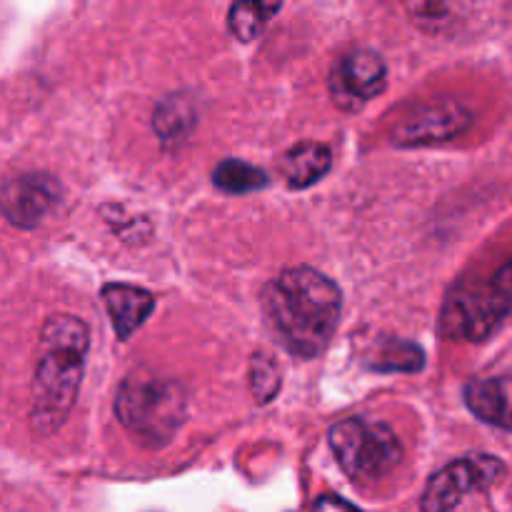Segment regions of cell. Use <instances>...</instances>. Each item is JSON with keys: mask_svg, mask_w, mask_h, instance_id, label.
<instances>
[{"mask_svg": "<svg viewBox=\"0 0 512 512\" xmlns=\"http://www.w3.org/2000/svg\"><path fill=\"white\" fill-rule=\"evenodd\" d=\"M263 308L280 343L298 358H318L338 330L343 293L315 268H290L263 290Z\"/></svg>", "mask_w": 512, "mask_h": 512, "instance_id": "obj_1", "label": "cell"}, {"mask_svg": "<svg viewBox=\"0 0 512 512\" xmlns=\"http://www.w3.org/2000/svg\"><path fill=\"white\" fill-rule=\"evenodd\" d=\"M43 355L30 388V428L48 438L68 420L78 400L90 345L88 325L75 315H53L40 330Z\"/></svg>", "mask_w": 512, "mask_h": 512, "instance_id": "obj_2", "label": "cell"}, {"mask_svg": "<svg viewBox=\"0 0 512 512\" xmlns=\"http://www.w3.org/2000/svg\"><path fill=\"white\" fill-rule=\"evenodd\" d=\"M115 415L138 443L148 448L168 445L188 415V390L180 380L150 370H135L120 383Z\"/></svg>", "mask_w": 512, "mask_h": 512, "instance_id": "obj_3", "label": "cell"}, {"mask_svg": "<svg viewBox=\"0 0 512 512\" xmlns=\"http://www.w3.org/2000/svg\"><path fill=\"white\" fill-rule=\"evenodd\" d=\"M512 313V263L490 278L465 280L450 290L440 313V333L458 343H480Z\"/></svg>", "mask_w": 512, "mask_h": 512, "instance_id": "obj_4", "label": "cell"}, {"mask_svg": "<svg viewBox=\"0 0 512 512\" xmlns=\"http://www.w3.org/2000/svg\"><path fill=\"white\" fill-rule=\"evenodd\" d=\"M328 440L338 465L355 483H373L403 463L400 438L385 423L365 418L340 420Z\"/></svg>", "mask_w": 512, "mask_h": 512, "instance_id": "obj_5", "label": "cell"}, {"mask_svg": "<svg viewBox=\"0 0 512 512\" xmlns=\"http://www.w3.org/2000/svg\"><path fill=\"white\" fill-rule=\"evenodd\" d=\"M503 475L505 463L495 455H473V458L455 460L430 478L423 500H420V510L450 512L458 508L465 495L488 490Z\"/></svg>", "mask_w": 512, "mask_h": 512, "instance_id": "obj_6", "label": "cell"}, {"mask_svg": "<svg viewBox=\"0 0 512 512\" xmlns=\"http://www.w3.org/2000/svg\"><path fill=\"white\" fill-rule=\"evenodd\" d=\"M470 123H473V115L463 103L453 98H440L418 105L408 115H403L390 130V140L400 148L448 143L455 135L465 133Z\"/></svg>", "mask_w": 512, "mask_h": 512, "instance_id": "obj_7", "label": "cell"}, {"mask_svg": "<svg viewBox=\"0 0 512 512\" xmlns=\"http://www.w3.org/2000/svg\"><path fill=\"white\" fill-rule=\"evenodd\" d=\"M385 90V60L375 50L355 48L338 60L330 75L333 100L345 110L363 108Z\"/></svg>", "mask_w": 512, "mask_h": 512, "instance_id": "obj_8", "label": "cell"}, {"mask_svg": "<svg viewBox=\"0 0 512 512\" xmlns=\"http://www.w3.org/2000/svg\"><path fill=\"white\" fill-rule=\"evenodd\" d=\"M63 188L48 173H25L5 180L3 215L15 228H35L58 205Z\"/></svg>", "mask_w": 512, "mask_h": 512, "instance_id": "obj_9", "label": "cell"}, {"mask_svg": "<svg viewBox=\"0 0 512 512\" xmlns=\"http://www.w3.org/2000/svg\"><path fill=\"white\" fill-rule=\"evenodd\" d=\"M118 340H128L155 310V295L145 288L125 283H108L100 290Z\"/></svg>", "mask_w": 512, "mask_h": 512, "instance_id": "obj_10", "label": "cell"}, {"mask_svg": "<svg viewBox=\"0 0 512 512\" xmlns=\"http://www.w3.org/2000/svg\"><path fill=\"white\" fill-rule=\"evenodd\" d=\"M465 405L483 423L512 430V375L470 380L465 385Z\"/></svg>", "mask_w": 512, "mask_h": 512, "instance_id": "obj_11", "label": "cell"}, {"mask_svg": "<svg viewBox=\"0 0 512 512\" xmlns=\"http://www.w3.org/2000/svg\"><path fill=\"white\" fill-rule=\"evenodd\" d=\"M330 165H333V153L328 145L303 140L280 158V173L290 188H310L328 175Z\"/></svg>", "mask_w": 512, "mask_h": 512, "instance_id": "obj_12", "label": "cell"}, {"mask_svg": "<svg viewBox=\"0 0 512 512\" xmlns=\"http://www.w3.org/2000/svg\"><path fill=\"white\" fill-rule=\"evenodd\" d=\"M213 183L223 193L245 195L268 185V173L238 158H225L215 165Z\"/></svg>", "mask_w": 512, "mask_h": 512, "instance_id": "obj_13", "label": "cell"}, {"mask_svg": "<svg viewBox=\"0 0 512 512\" xmlns=\"http://www.w3.org/2000/svg\"><path fill=\"white\" fill-rule=\"evenodd\" d=\"M370 368L380 373H420L425 368V353L408 340H385L375 348Z\"/></svg>", "mask_w": 512, "mask_h": 512, "instance_id": "obj_14", "label": "cell"}, {"mask_svg": "<svg viewBox=\"0 0 512 512\" xmlns=\"http://www.w3.org/2000/svg\"><path fill=\"white\" fill-rule=\"evenodd\" d=\"M195 125V108L188 98H175L163 100L155 110L153 118V128L155 133L160 135L163 140H180L193 130Z\"/></svg>", "mask_w": 512, "mask_h": 512, "instance_id": "obj_15", "label": "cell"}, {"mask_svg": "<svg viewBox=\"0 0 512 512\" xmlns=\"http://www.w3.org/2000/svg\"><path fill=\"white\" fill-rule=\"evenodd\" d=\"M280 10L278 3H235L228 13V28L240 43L258 38L260 30L268 25L270 15Z\"/></svg>", "mask_w": 512, "mask_h": 512, "instance_id": "obj_16", "label": "cell"}, {"mask_svg": "<svg viewBox=\"0 0 512 512\" xmlns=\"http://www.w3.org/2000/svg\"><path fill=\"white\" fill-rule=\"evenodd\" d=\"M280 390V370L275 360L265 353H255L250 363V393L255 403H270Z\"/></svg>", "mask_w": 512, "mask_h": 512, "instance_id": "obj_17", "label": "cell"}, {"mask_svg": "<svg viewBox=\"0 0 512 512\" xmlns=\"http://www.w3.org/2000/svg\"><path fill=\"white\" fill-rule=\"evenodd\" d=\"M313 512H360L353 503L338 498V495H323V498L315 500Z\"/></svg>", "mask_w": 512, "mask_h": 512, "instance_id": "obj_18", "label": "cell"}]
</instances>
